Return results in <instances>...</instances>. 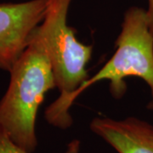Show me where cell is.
<instances>
[{
	"label": "cell",
	"mask_w": 153,
	"mask_h": 153,
	"mask_svg": "<svg viewBox=\"0 0 153 153\" xmlns=\"http://www.w3.org/2000/svg\"><path fill=\"white\" fill-rule=\"evenodd\" d=\"M10 73L9 87L0 100V126L13 142L33 153L38 146L39 105L46 93L56 88L47 39L39 26Z\"/></svg>",
	"instance_id": "cell-1"
},
{
	"label": "cell",
	"mask_w": 153,
	"mask_h": 153,
	"mask_svg": "<svg viewBox=\"0 0 153 153\" xmlns=\"http://www.w3.org/2000/svg\"><path fill=\"white\" fill-rule=\"evenodd\" d=\"M117 49L105 66L88 77L73 93L58 98L45 110V119L54 127L66 129L72 124L70 109L76 98L87 88L100 81H109L110 93L121 99L127 91L126 78L140 77L153 94V36L148 24L146 10L133 6L124 13Z\"/></svg>",
	"instance_id": "cell-2"
},
{
	"label": "cell",
	"mask_w": 153,
	"mask_h": 153,
	"mask_svg": "<svg viewBox=\"0 0 153 153\" xmlns=\"http://www.w3.org/2000/svg\"><path fill=\"white\" fill-rule=\"evenodd\" d=\"M72 0H49L48 10L39 25L44 33L53 66L59 97L73 93L86 81V66L91 59L93 47L79 42L75 30L67 24Z\"/></svg>",
	"instance_id": "cell-3"
},
{
	"label": "cell",
	"mask_w": 153,
	"mask_h": 153,
	"mask_svg": "<svg viewBox=\"0 0 153 153\" xmlns=\"http://www.w3.org/2000/svg\"><path fill=\"white\" fill-rule=\"evenodd\" d=\"M49 0L0 4V69L10 71L44 21Z\"/></svg>",
	"instance_id": "cell-4"
},
{
	"label": "cell",
	"mask_w": 153,
	"mask_h": 153,
	"mask_svg": "<svg viewBox=\"0 0 153 153\" xmlns=\"http://www.w3.org/2000/svg\"><path fill=\"white\" fill-rule=\"evenodd\" d=\"M89 128L118 153H153V126L146 121L97 117Z\"/></svg>",
	"instance_id": "cell-5"
},
{
	"label": "cell",
	"mask_w": 153,
	"mask_h": 153,
	"mask_svg": "<svg viewBox=\"0 0 153 153\" xmlns=\"http://www.w3.org/2000/svg\"><path fill=\"white\" fill-rule=\"evenodd\" d=\"M0 153H29L13 142L0 126ZM65 153H80V141L73 140L69 143Z\"/></svg>",
	"instance_id": "cell-6"
},
{
	"label": "cell",
	"mask_w": 153,
	"mask_h": 153,
	"mask_svg": "<svg viewBox=\"0 0 153 153\" xmlns=\"http://www.w3.org/2000/svg\"><path fill=\"white\" fill-rule=\"evenodd\" d=\"M146 10L147 15L149 28L153 36V0H148V8Z\"/></svg>",
	"instance_id": "cell-7"
},
{
	"label": "cell",
	"mask_w": 153,
	"mask_h": 153,
	"mask_svg": "<svg viewBox=\"0 0 153 153\" xmlns=\"http://www.w3.org/2000/svg\"><path fill=\"white\" fill-rule=\"evenodd\" d=\"M147 108H148V109L153 110V101H152V102H151V103H149V104H148Z\"/></svg>",
	"instance_id": "cell-8"
}]
</instances>
